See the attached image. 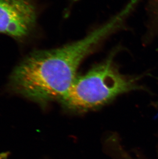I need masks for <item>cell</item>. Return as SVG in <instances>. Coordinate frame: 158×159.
I'll use <instances>...</instances> for the list:
<instances>
[{
  "label": "cell",
  "mask_w": 158,
  "mask_h": 159,
  "mask_svg": "<svg viewBox=\"0 0 158 159\" xmlns=\"http://www.w3.org/2000/svg\"><path fill=\"white\" fill-rule=\"evenodd\" d=\"M128 16L122 9L109 21L80 40L54 50L34 52L16 66L11 85L16 92L37 102H61L77 78L84 59Z\"/></svg>",
  "instance_id": "6da1fadb"
},
{
  "label": "cell",
  "mask_w": 158,
  "mask_h": 159,
  "mask_svg": "<svg viewBox=\"0 0 158 159\" xmlns=\"http://www.w3.org/2000/svg\"><path fill=\"white\" fill-rule=\"evenodd\" d=\"M137 86L134 80L121 74L108 59L77 77L61 102L70 109L85 111L103 105Z\"/></svg>",
  "instance_id": "7a4b0ae2"
},
{
  "label": "cell",
  "mask_w": 158,
  "mask_h": 159,
  "mask_svg": "<svg viewBox=\"0 0 158 159\" xmlns=\"http://www.w3.org/2000/svg\"><path fill=\"white\" fill-rule=\"evenodd\" d=\"M36 17L30 0H0V33L16 39L25 37L33 29Z\"/></svg>",
  "instance_id": "3957f363"
},
{
  "label": "cell",
  "mask_w": 158,
  "mask_h": 159,
  "mask_svg": "<svg viewBox=\"0 0 158 159\" xmlns=\"http://www.w3.org/2000/svg\"><path fill=\"white\" fill-rule=\"evenodd\" d=\"M3 156H0V159H3Z\"/></svg>",
  "instance_id": "277c9868"
}]
</instances>
